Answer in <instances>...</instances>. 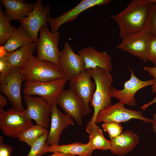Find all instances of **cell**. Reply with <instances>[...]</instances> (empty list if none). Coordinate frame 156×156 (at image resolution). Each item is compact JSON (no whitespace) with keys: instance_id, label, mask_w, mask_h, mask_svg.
Masks as SVG:
<instances>
[{"instance_id":"6da1fadb","label":"cell","mask_w":156,"mask_h":156,"mask_svg":"<svg viewBox=\"0 0 156 156\" xmlns=\"http://www.w3.org/2000/svg\"><path fill=\"white\" fill-rule=\"evenodd\" d=\"M150 4L148 0H132L124 10L110 15L118 25L120 38L144 30Z\"/></svg>"},{"instance_id":"7a4b0ae2","label":"cell","mask_w":156,"mask_h":156,"mask_svg":"<svg viewBox=\"0 0 156 156\" xmlns=\"http://www.w3.org/2000/svg\"><path fill=\"white\" fill-rule=\"evenodd\" d=\"M87 70L93 79L96 88L91 102L94 113L90 120L87 123L86 131L89 134L92 131L98 113L111 102V84L113 78L110 72L103 68L96 67Z\"/></svg>"},{"instance_id":"3957f363","label":"cell","mask_w":156,"mask_h":156,"mask_svg":"<svg viewBox=\"0 0 156 156\" xmlns=\"http://www.w3.org/2000/svg\"><path fill=\"white\" fill-rule=\"evenodd\" d=\"M25 81L45 82L66 78L60 67L30 55L20 68Z\"/></svg>"},{"instance_id":"277c9868","label":"cell","mask_w":156,"mask_h":156,"mask_svg":"<svg viewBox=\"0 0 156 156\" xmlns=\"http://www.w3.org/2000/svg\"><path fill=\"white\" fill-rule=\"evenodd\" d=\"M24 81L20 68L13 67L0 74V91L7 98L12 108L20 111L25 110L22 103L21 88Z\"/></svg>"},{"instance_id":"5b68a950","label":"cell","mask_w":156,"mask_h":156,"mask_svg":"<svg viewBox=\"0 0 156 156\" xmlns=\"http://www.w3.org/2000/svg\"><path fill=\"white\" fill-rule=\"evenodd\" d=\"M33 125L25 109L20 111L12 108L5 111L3 107H0V129L4 135L18 138L22 133Z\"/></svg>"},{"instance_id":"8992f818","label":"cell","mask_w":156,"mask_h":156,"mask_svg":"<svg viewBox=\"0 0 156 156\" xmlns=\"http://www.w3.org/2000/svg\"><path fill=\"white\" fill-rule=\"evenodd\" d=\"M68 81L65 78L45 82L25 81L23 93L25 95L40 96L51 107L56 103Z\"/></svg>"},{"instance_id":"52a82bcc","label":"cell","mask_w":156,"mask_h":156,"mask_svg":"<svg viewBox=\"0 0 156 156\" xmlns=\"http://www.w3.org/2000/svg\"><path fill=\"white\" fill-rule=\"evenodd\" d=\"M123 104L118 102L114 105H107L98 113L95 123L112 122L118 123L126 122L132 119H137L152 123L153 119L144 116L141 111L127 109Z\"/></svg>"},{"instance_id":"ba28073f","label":"cell","mask_w":156,"mask_h":156,"mask_svg":"<svg viewBox=\"0 0 156 156\" xmlns=\"http://www.w3.org/2000/svg\"><path fill=\"white\" fill-rule=\"evenodd\" d=\"M40 36L36 42L38 58L50 61L60 66L58 46L60 35L57 31H50L47 26L42 27L39 31Z\"/></svg>"},{"instance_id":"9c48e42d","label":"cell","mask_w":156,"mask_h":156,"mask_svg":"<svg viewBox=\"0 0 156 156\" xmlns=\"http://www.w3.org/2000/svg\"><path fill=\"white\" fill-rule=\"evenodd\" d=\"M151 36L144 29L126 36L122 39V41L116 47L146 62L147 61V54Z\"/></svg>"},{"instance_id":"30bf717a","label":"cell","mask_w":156,"mask_h":156,"mask_svg":"<svg viewBox=\"0 0 156 156\" xmlns=\"http://www.w3.org/2000/svg\"><path fill=\"white\" fill-rule=\"evenodd\" d=\"M41 0L34 3L33 9L23 20L19 22L30 34L34 42L38 39V34L43 26H47V19L51 14L50 6L47 3L44 6Z\"/></svg>"},{"instance_id":"8fae6325","label":"cell","mask_w":156,"mask_h":156,"mask_svg":"<svg viewBox=\"0 0 156 156\" xmlns=\"http://www.w3.org/2000/svg\"><path fill=\"white\" fill-rule=\"evenodd\" d=\"M128 67L131 72L130 79L125 82L122 90H118L112 87L111 96L118 99L119 102L124 105L134 106L136 104L135 97V93L143 88L152 85L155 80L153 78L148 80L142 81L135 76L131 68L129 66Z\"/></svg>"},{"instance_id":"7c38bea8","label":"cell","mask_w":156,"mask_h":156,"mask_svg":"<svg viewBox=\"0 0 156 156\" xmlns=\"http://www.w3.org/2000/svg\"><path fill=\"white\" fill-rule=\"evenodd\" d=\"M87 70L70 81V88L79 99L83 107V116L91 112L89 104L92 101L95 88V83L91 80Z\"/></svg>"},{"instance_id":"4fadbf2b","label":"cell","mask_w":156,"mask_h":156,"mask_svg":"<svg viewBox=\"0 0 156 156\" xmlns=\"http://www.w3.org/2000/svg\"><path fill=\"white\" fill-rule=\"evenodd\" d=\"M59 64L65 77L70 81L86 70L82 57L75 53L70 44L65 42L59 53Z\"/></svg>"},{"instance_id":"5bb4252c","label":"cell","mask_w":156,"mask_h":156,"mask_svg":"<svg viewBox=\"0 0 156 156\" xmlns=\"http://www.w3.org/2000/svg\"><path fill=\"white\" fill-rule=\"evenodd\" d=\"M24 99L26 105L25 111L27 116L34 120L37 125L48 128L51 106L41 97L25 95Z\"/></svg>"},{"instance_id":"9a60e30c","label":"cell","mask_w":156,"mask_h":156,"mask_svg":"<svg viewBox=\"0 0 156 156\" xmlns=\"http://www.w3.org/2000/svg\"><path fill=\"white\" fill-rule=\"evenodd\" d=\"M111 0H82L75 7L55 18L49 16L47 21L51 27V31L56 32L63 24L73 21L82 12L96 6H102L110 3Z\"/></svg>"},{"instance_id":"2e32d148","label":"cell","mask_w":156,"mask_h":156,"mask_svg":"<svg viewBox=\"0 0 156 156\" xmlns=\"http://www.w3.org/2000/svg\"><path fill=\"white\" fill-rule=\"evenodd\" d=\"M56 103L60 107L66 114L73 118L79 125L82 126L83 106L81 101L70 88L63 90L62 91L56 100Z\"/></svg>"},{"instance_id":"e0dca14e","label":"cell","mask_w":156,"mask_h":156,"mask_svg":"<svg viewBox=\"0 0 156 156\" xmlns=\"http://www.w3.org/2000/svg\"><path fill=\"white\" fill-rule=\"evenodd\" d=\"M51 124L46 144L49 146L59 145L60 135L69 125H73L74 121L69 116L62 113L55 103L51 107Z\"/></svg>"},{"instance_id":"ac0fdd59","label":"cell","mask_w":156,"mask_h":156,"mask_svg":"<svg viewBox=\"0 0 156 156\" xmlns=\"http://www.w3.org/2000/svg\"><path fill=\"white\" fill-rule=\"evenodd\" d=\"M78 53L83 59L86 70L98 67L110 72L112 71V59L106 51H98L94 47L90 46L83 48Z\"/></svg>"},{"instance_id":"d6986e66","label":"cell","mask_w":156,"mask_h":156,"mask_svg":"<svg viewBox=\"0 0 156 156\" xmlns=\"http://www.w3.org/2000/svg\"><path fill=\"white\" fill-rule=\"evenodd\" d=\"M110 141L111 153L116 155L123 156L134 148L139 143V138L136 133L127 130Z\"/></svg>"},{"instance_id":"ffe728a7","label":"cell","mask_w":156,"mask_h":156,"mask_svg":"<svg viewBox=\"0 0 156 156\" xmlns=\"http://www.w3.org/2000/svg\"><path fill=\"white\" fill-rule=\"evenodd\" d=\"M5 7L3 13L5 17L10 22L23 20L32 11L34 3L23 0H1Z\"/></svg>"},{"instance_id":"44dd1931","label":"cell","mask_w":156,"mask_h":156,"mask_svg":"<svg viewBox=\"0 0 156 156\" xmlns=\"http://www.w3.org/2000/svg\"><path fill=\"white\" fill-rule=\"evenodd\" d=\"M94 151L90 148L87 144L76 142L65 145L55 146L47 145L44 150V153L58 152L64 155L91 156Z\"/></svg>"},{"instance_id":"7402d4cb","label":"cell","mask_w":156,"mask_h":156,"mask_svg":"<svg viewBox=\"0 0 156 156\" xmlns=\"http://www.w3.org/2000/svg\"><path fill=\"white\" fill-rule=\"evenodd\" d=\"M36 47V42H33L14 51L9 52L5 51L3 55L5 56L8 61L12 66L20 68L29 57L33 55Z\"/></svg>"},{"instance_id":"603a6c76","label":"cell","mask_w":156,"mask_h":156,"mask_svg":"<svg viewBox=\"0 0 156 156\" xmlns=\"http://www.w3.org/2000/svg\"><path fill=\"white\" fill-rule=\"evenodd\" d=\"M33 42H34L30 34L21 24L5 44L1 47L6 52H9Z\"/></svg>"},{"instance_id":"cb8c5ba5","label":"cell","mask_w":156,"mask_h":156,"mask_svg":"<svg viewBox=\"0 0 156 156\" xmlns=\"http://www.w3.org/2000/svg\"><path fill=\"white\" fill-rule=\"evenodd\" d=\"M89 134V140L87 144L90 148L94 151L96 149L104 151L111 149L110 140L105 138L102 130L96 123Z\"/></svg>"},{"instance_id":"d4e9b609","label":"cell","mask_w":156,"mask_h":156,"mask_svg":"<svg viewBox=\"0 0 156 156\" xmlns=\"http://www.w3.org/2000/svg\"><path fill=\"white\" fill-rule=\"evenodd\" d=\"M48 131L47 129L38 125H33L22 133L18 137V140L28 145H31L41 136Z\"/></svg>"},{"instance_id":"484cf974","label":"cell","mask_w":156,"mask_h":156,"mask_svg":"<svg viewBox=\"0 0 156 156\" xmlns=\"http://www.w3.org/2000/svg\"><path fill=\"white\" fill-rule=\"evenodd\" d=\"M10 21L5 16L1 6L0 5V45L3 46L16 29L11 25Z\"/></svg>"},{"instance_id":"4316f807","label":"cell","mask_w":156,"mask_h":156,"mask_svg":"<svg viewBox=\"0 0 156 156\" xmlns=\"http://www.w3.org/2000/svg\"><path fill=\"white\" fill-rule=\"evenodd\" d=\"M144 30L156 38V3H150L147 14Z\"/></svg>"},{"instance_id":"83f0119b","label":"cell","mask_w":156,"mask_h":156,"mask_svg":"<svg viewBox=\"0 0 156 156\" xmlns=\"http://www.w3.org/2000/svg\"><path fill=\"white\" fill-rule=\"evenodd\" d=\"M49 133L48 131L45 132L30 146V151L27 156H41L44 154Z\"/></svg>"},{"instance_id":"f1b7e54d","label":"cell","mask_w":156,"mask_h":156,"mask_svg":"<svg viewBox=\"0 0 156 156\" xmlns=\"http://www.w3.org/2000/svg\"><path fill=\"white\" fill-rule=\"evenodd\" d=\"M102 126L104 131L108 133L110 139L118 136L123 132V128L120 123L105 122L102 124Z\"/></svg>"},{"instance_id":"f546056e","label":"cell","mask_w":156,"mask_h":156,"mask_svg":"<svg viewBox=\"0 0 156 156\" xmlns=\"http://www.w3.org/2000/svg\"><path fill=\"white\" fill-rule=\"evenodd\" d=\"M147 60L156 67V38L151 36L147 54Z\"/></svg>"},{"instance_id":"4dcf8cb0","label":"cell","mask_w":156,"mask_h":156,"mask_svg":"<svg viewBox=\"0 0 156 156\" xmlns=\"http://www.w3.org/2000/svg\"><path fill=\"white\" fill-rule=\"evenodd\" d=\"M3 138L0 137V156H11L13 148L3 142Z\"/></svg>"},{"instance_id":"1f68e13d","label":"cell","mask_w":156,"mask_h":156,"mask_svg":"<svg viewBox=\"0 0 156 156\" xmlns=\"http://www.w3.org/2000/svg\"><path fill=\"white\" fill-rule=\"evenodd\" d=\"M13 67L8 61L5 56L0 55V72L3 74L7 72Z\"/></svg>"},{"instance_id":"d6a6232c","label":"cell","mask_w":156,"mask_h":156,"mask_svg":"<svg viewBox=\"0 0 156 156\" xmlns=\"http://www.w3.org/2000/svg\"><path fill=\"white\" fill-rule=\"evenodd\" d=\"M143 68L145 71L148 73L149 75L152 76L154 77L155 81L154 84L151 86V92L156 94V67L144 66Z\"/></svg>"},{"instance_id":"836d02e7","label":"cell","mask_w":156,"mask_h":156,"mask_svg":"<svg viewBox=\"0 0 156 156\" xmlns=\"http://www.w3.org/2000/svg\"><path fill=\"white\" fill-rule=\"evenodd\" d=\"M156 103V94L154 99L149 103L144 105L140 107V109L143 111L145 109L149 106L152 104ZM153 122L152 123V127L154 132L156 134V113H154L153 115Z\"/></svg>"},{"instance_id":"e575fe53","label":"cell","mask_w":156,"mask_h":156,"mask_svg":"<svg viewBox=\"0 0 156 156\" xmlns=\"http://www.w3.org/2000/svg\"><path fill=\"white\" fill-rule=\"evenodd\" d=\"M8 104L7 100L5 97L3 95L0 94V107H3L7 105Z\"/></svg>"},{"instance_id":"d590c367","label":"cell","mask_w":156,"mask_h":156,"mask_svg":"<svg viewBox=\"0 0 156 156\" xmlns=\"http://www.w3.org/2000/svg\"><path fill=\"white\" fill-rule=\"evenodd\" d=\"M64 154L62 153L58 152H55L53 153V154L50 156H63Z\"/></svg>"},{"instance_id":"8d00e7d4","label":"cell","mask_w":156,"mask_h":156,"mask_svg":"<svg viewBox=\"0 0 156 156\" xmlns=\"http://www.w3.org/2000/svg\"><path fill=\"white\" fill-rule=\"evenodd\" d=\"M63 156H75L74 155H64Z\"/></svg>"}]
</instances>
